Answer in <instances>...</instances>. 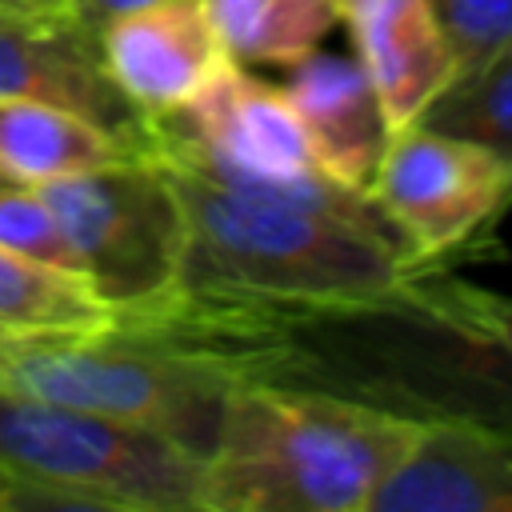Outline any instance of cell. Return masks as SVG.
Listing matches in <instances>:
<instances>
[{"label":"cell","instance_id":"obj_1","mask_svg":"<svg viewBox=\"0 0 512 512\" xmlns=\"http://www.w3.org/2000/svg\"><path fill=\"white\" fill-rule=\"evenodd\" d=\"M108 324L232 384L312 388L512 436V296L436 260H408L388 288L340 300L172 288Z\"/></svg>","mask_w":512,"mask_h":512},{"label":"cell","instance_id":"obj_2","mask_svg":"<svg viewBox=\"0 0 512 512\" xmlns=\"http://www.w3.org/2000/svg\"><path fill=\"white\" fill-rule=\"evenodd\" d=\"M420 420L288 384H236L212 456L204 512H368Z\"/></svg>","mask_w":512,"mask_h":512},{"label":"cell","instance_id":"obj_3","mask_svg":"<svg viewBox=\"0 0 512 512\" xmlns=\"http://www.w3.org/2000/svg\"><path fill=\"white\" fill-rule=\"evenodd\" d=\"M156 160L164 164L188 224L176 288L340 300L388 288L408 264V248L384 232L296 204L244 196L176 160Z\"/></svg>","mask_w":512,"mask_h":512},{"label":"cell","instance_id":"obj_4","mask_svg":"<svg viewBox=\"0 0 512 512\" xmlns=\"http://www.w3.org/2000/svg\"><path fill=\"white\" fill-rule=\"evenodd\" d=\"M204 460L176 440L0 384V512L200 508Z\"/></svg>","mask_w":512,"mask_h":512},{"label":"cell","instance_id":"obj_5","mask_svg":"<svg viewBox=\"0 0 512 512\" xmlns=\"http://www.w3.org/2000/svg\"><path fill=\"white\" fill-rule=\"evenodd\" d=\"M0 384L152 428L196 460L212 456L236 388L220 372L112 324L92 332L16 336L0 360Z\"/></svg>","mask_w":512,"mask_h":512},{"label":"cell","instance_id":"obj_6","mask_svg":"<svg viewBox=\"0 0 512 512\" xmlns=\"http://www.w3.org/2000/svg\"><path fill=\"white\" fill-rule=\"evenodd\" d=\"M60 220L76 272L108 316L140 312L180 284L184 208L152 152L36 184Z\"/></svg>","mask_w":512,"mask_h":512},{"label":"cell","instance_id":"obj_7","mask_svg":"<svg viewBox=\"0 0 512 512\" xmlns=\"http://www.w3.org/2000/svg\"><path fill=\"white\" fill-rule=\"evenodd\" d=\"M512 196V172L480 144L404 124L372 176V200L408 244V260H440L480 232Z\"/></svg>","mask_w":512,"mask_h":512},{"label":"cell","instance_id":"obj_8","mask_svg":"<svg viewBox=\"0 0 512 512\" xmlns=\"http://www.w3.org/2000/svg\"><path fill=\"white\" fill-rule=\"evenodd\" d=\"M0 96L80 112L148 152V116H140L104 72L100 28H92L72 0L0 8Z\"/></svg>","mask_w":512,"mask_h":512},{"label":"cell","instance_id":"obj_9","mask_svg":"<svg viewBox=\"0 0 512 512\" xmlns=\"http://www.w3.org/2000/svg\"><path fill=\"white\" fill-rule=\"evenodd\" d=\"M104 72L140 116L184 108L228 60L204 0H152L100 24Z\"/></svg>","mask_w":512,"mask_h":512},{"label":"cell","instance_id":"obj_10","mask_svg":"<svg viewBox=\"0 0 512 512\" xmlns=\"http://www.w3.org/2000/svg\"><path fill=\"white\" fill-rule=\"evenodd\" d=\"M368 512H512V436L452 420L420 424Z\"/></svg>","mask_w":512,"mask_h":512},{"label":"cell","instance_id":"obj_11","mask_svg":"<svg viewBox=\"0 0 512 512\" xmlns=\"http://www.w3.org/2000/svg\"><path fill=\"white\" fill-rule=\"evenodd\" d=\"M280 88L304 128L316 168L336 184L372 196V176L388 148L392 124L360 56L312 48L288 64V80Z\"/></svg>","mask_w":512,"mask_h":512},{"label":"cell","instance_id":"obj_12","mask_svg":"<svg viewBox=\"0 0 512 512\" xmlns=\"http://www.w3.org/2000/svg\"><path fill=\"white\" fill-rule=\"evenodd\" d=\"M340 24H348L352 52L372 76L392 132L448 88L452 60L428 0H344Z\"/></svg>","mask_w":512,"mask_h":512},{"label":"cell","instance_id":"obj_13","mask_svg":"<svg viewBox=\"0 0 512 512\" xmlns=\"http://www.w3.org/2000/svg\"><path fill=\"white\" fill-rule=\"evenodd\" d=\"M136 152L140 148H132L128 140L92 124L80 112L44 100L0 96V176L8 180L44 184Z\"/></svg>","mask_w":512,"mask_h":512},{"label":"cell","instance_id":"obj_14","mask_svg":"<svg viewBox=\"0 0 512 512\" xmlns=\"http://www.w3.org/2000/svg\"><path fill=\"white\" fill-rule=\"evenodd\" d=\"M232 64H296L344 20V0H204Z\"/></svg>","mask_w":512,"mask_h":512},{"label":"cell","instance_id":"obj_15","mask_svg":"<svg viewBox=\"0 0 512 512\" xmlns=\"http://www.w3.org/2000/svg\"><path fill=\"white\" fill-rule=\"evenodd\" d=\"M108 324V308L76 272L48 268L0 244V328L12 336L92 332Z\"/></svg>","mask_w":512,"mask_h":512},{"label":"cell","instance_id":"obj_16","mask_svg":"<svg viewBox=\"0 0 512 512\" xmlns=\"http://www.w3.org/2000/svg\"><path fill=\"white\" fill-rule=\"evenodd\" d=\"M416 124L472 140L512 172V48L484 68L452 80L416 116Z\"/></svg>","mask_w":512,"mask_h":512},{"label":"cell","instance_id":"obj_17","mask_svg":"<svg viewBox=\"0 0 512 512\" xmlns=\"http://www.w3.org/2000/svg\"><path fill=\"white\" fill-rule=\"evenodd\" d=\"M452 60V80L512 48V0H428ZM448 80V84H452Z\"/></svg>","mask_w":512,"mask_h":512},{"label":"cell","instance_id":"obj_18","mask_svg":"<svg viewBox=\"0 0 512 512\" xmlns=\"http://www.w3.org/2000/svg\"><path fill=\"white\" fill-rule=\"evenodd\" d=\"M0 244L28 256V260L48 264V268L76 272V256H72V248L60 232V220L48 208V200L40 196L36 184L8 180V176L0 180Z\"/></svg>","mask_w":512,"mask_h":512},{"label":"cell","instance_id":"obj_19","mask_svg":"<svg viewBox=\"0 0 512 512\" xmlns=\"http://www.w3.org/2000/svg\"><path fill=\"white\" fill-rule=\"evenodd\" d=\"M140 4H152V0H72V8H76L92 28H100V24H108L112 16H120V12H128V8H140Z\"/></svg>","mask_w":512,"mask_h":512},{"label":"cell","instance_id":"obj_20","mask_svg":"<svg viewBox=\"0 0 512 512\" xmlns=\"http://www.w3.org/2000/svg\"><path fill=\"white\" fill-rule=\"evenodd\" d=\"M12 340H16V336H12V332H4V328H0V360H4V352H8V344H12Z\"/></svg>","mask_w":512,"mask_h":512},{"label":"cell","instance_id":"obj_21","mask_svg":"<svg viewBox=\"0 0 512 512\" xmlns=\"http://www.w3.org/2000/svg\"><path fill=\"white\" fill-rule=\"evenodd\" d=\"M8 4H28V0H0V8H8Z\"/></svg>","mask_w":512,"mask_h":512},{"label":"cell","instance_id":"obj_22","mask_svg":"<svg viewBox=\"0 0 512 512\" xmlns=\"http://www.w3.org/2000/svg\"><path fill=\"white\" fill-rule=\"evenodd\" d=\"M28 4H60V0H28Z\"/></svg>","mask_w":512,"mask_h":512},{"label":"cell","instance_id":"obj_23","mask_svg":"<svg viewBox=\"0 0 512 512\" xmlns=\"http://www.w3.org/2000/svg\"><path fill=\"white\" fill-rule=\"evenodd\" d=\"M0 180H4V176H0Z\"/></svg>","mask_w":512,"mask_h":512}]
</instances>
